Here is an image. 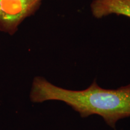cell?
Instances as JSON below:
<instances>
[{
  "label": "cell",
  "instance_id": "3",
  "mask_svg": "<svg viewBox=\"0 0 130 130\" xmlns=\"http://www.w3.org/2000/svg\"><path fill=\"white\" fill-rule=\"evenodd\" d=\"M90 10L92 15L97 19L110 14L130 18V0H92Z\"/></svg>",
  "mask_w": 130,
  "mask_h": 130
},
{
  "label": "cell",
  "instance_id": "1",
  "mask_svg": "<svg viewBox=\"0 0 130 130\" xmlns=\"http://www.w3.org/2000/svg\"><path fill=\"white\" fill-rule=\"evenodd\" d=\"M30 98L35 103L46 101L63 102L81 118L98 115L114 129L119 120L130 117V83L116 89H106L94 81L84 90H74L57 86L44 77H36Z\"/></svg>",
  "mask_w": 130,
  "mask_h": 130
},
{
  "label": "cell",
  "instance_id": "2",
  "mask_svg": "<svg viewBox=\"0 0 130 130\" xmlns=\"http://www.w3.org/2000/svg\"><path fill=\"white\" fill-rule=\"evenodd\" d=\"M42 0H0V31L13 35L26 18L39 9Z\"/></svg>",
  "mask_w": 130,
  "mask_h": 130
}]
</instances>
